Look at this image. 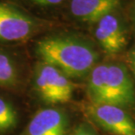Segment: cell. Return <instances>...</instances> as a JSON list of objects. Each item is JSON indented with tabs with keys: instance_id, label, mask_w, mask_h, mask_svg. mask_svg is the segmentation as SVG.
Masks as SVG:
<instances>
[{
	"instance_id": "7a4b0ae2",
	"label": "cell",
	"mask_w": 135,
	"mask_h": 135,
	"mask_svg": "<svg viewBox=\"0 0 135 135\" xmlns=\"http://www.w3.org/2000/svg\"><path fill=\"white\" fill-rule=\"evenodd\" d=\"M87 93L92 104H112L122 108L135 106V84L126 66L110 62L91 69Z\"/></svg>"
},
{
	"instance_id": "9c48e42d",
	"label": "cell",
	"mask_w": 135,
	"mask_h": 135,
	"mask_svg": "<svg viewBox=\"0 0 135 135\" xmlns=\"http://www.w3.org/2000/svg\"><path fill=\"white\" fill-rule=\"evenodd\" d=\"M18 123V115L14 107L0 97V133L11 131Z\"/></svg>"
},
{
	"instance_id": "8992f818",
	"label": "cell",
	"mask_w": 135,
	"mask_h": 135,
	"mask_svg": "<svg viewBox=\"0 0 135 135\" xmlns=\"http://www.w3.org/2000/svg\"><path fill=\"white\" fill-rule=\"evenodd\" d=\"M97 23L95 36L102 49L108 55L120 53L127 41L121 21L112 12L101 18Z\"/></svg>"
},
{
	"instance_id": "52a82bcc",
	"label": "cell",
	"mask_w": 135,
	"mask_h": 135,
	"mask_svg": "<svg viewBox=\"0 0 135 135\" xmlns=\"http://www.w3.org/2000/svg\"><path fill=\"white\" fill-rule=\"evenodd\" d=\"M68 123L62 110L53 108L40 110L31 119L23 135H66Z\"/></svg>"
},
{
	"instance_id": "ba28073f",
	"label": "cell",
	"mask_w": 135,
	"mask_h": 135,
	"mask_svg": "<svg viewBox=\"0 0 135 135\" xmlns=\"http://www.w3.org/2000/svg\"><path fill=\"white\" fill-rule=\"evenodd\" d=\"M121 0H71L70 11L74 17L83 22H98L112 13Z\"/></svg>"
},
{
	"instance_id": "3957f363",
	"label": "cell",
	"mask_w": 135,
	"mask_h": 135,
	"mask_svg": "<svg viewBox=\"0 0 135 135\" xmlns=\"http://www.w3.org/2000/svg\"><path fill=\"white\" fill-rule=\"evenodd\" d=\"M35 87L42 100L50 104L69 102L74 92V84L69 77L54 66L44 62L37 69Z\"/></svg>"
},
{
	"instance_id": "7c38bea8",
	"label": "cell",
	"mask_w": 135,
	"mask_h": 135,
	"mask_svg": "<svg viewBox=\"0 0 135 135\" xmlns=\"http://www.w3.org/2000/svg\"><path fill=\"white\" fill-rule=\"evenodd\" d=\"M128 63L135 77V46L131 48V50L128 53Z\"/></svg>"
},
{
	"instance_id": "5b68a950",
	"label": "cell",
	"mask_w": 135,
	"mask_h": 135,
	"mask_svg": "<svg viewBox=\"0 0 135 135\" xmlns=\"http://www.w3.org/2000/svg\"><path fill=\"white\" fill-rule=\"evenodd\" d=\"M33 30L28 16L6 4H0V40L14 41L27 38Z\"/></svg>"
},
{
	"instance_id": "277c9868",
	"label": "cell",
	"mask_w": 135,
	"mask_h": 135,
	"mask_svg": "<svg viewBox=\"0 0 135 135\" xmlns=\"http://www.w3.org/2000/svg\"><path fill=\"white\" fill-rule=\"evenodd\" d=\"M89 112L98 125L112 134L135 135V121L122 107L92 104Z\"/></svg>"
},
{
	"instance_id": "6da1fadb",
	"label": "cell",
	"mask_w": 135,
	"mask_h": 135,
	"mask_svg": "<svg viewBox=\"0 0 135 135\" xmlns=\"http://www.w3.org/2000/svg\"><path fill=\"white\" fill-rule=\"evenodd\" d=\"M37 53L43 62L68 77H82L95 67L98 54L88 43L70 37L54 36L40 40Z\"/></svg>"
},
{
	"instance_id": "5bb4252c",
	"label": "cell",
	"mask_w": 135,
	"mask_h": 135,
	"mask_svg": "<svg viewBox=\"0 0 135 135\" xmlns=\"http://www.w3.org/2000/svg\"><path fill=\"white\" fill-rule=\"evenodd\" d=\"M134 6H135V5H134Z\"/></svg>"
},
{
	"instance_id": "30bf717a",
	"label": "cell",
	"mask_w": 135,
	"mask_h": 135,
	"mask_svg": "<svg viewBox=\"0 0 135 135\" xmlns=\"http://www.w3.org/2000/svg\"><path fill=\"white\" fill-rule=\"evenodd\" d=\"M17 80V69L10 57L0 53V85L14 84Z\"/></svg>"
},
{
	"instance_id": "8fae6325",
	"label": "cell",
	"mask_w": 135,
	"mask_h": 135,
	"mask_svg": "<svg viewBox=\"0 0 135 135\" xmlns=\"http://www.w3.org/2000/svg\"><path fill=\"white\" fill-rule=\"evenodd\" d=\"M71 135H97V133L88 125H81L73 132Z\"/></svg>"
},
{
	"instance_id": "4fadbf2b",
	"label": "cell",
	"mask_w": 135,
	"mask_h": 135,
	"mask_svg": "<svg viewBox=\"0 0 135 135\" xmlns=\"http://www.w3.org/2000/svg\"><path fill=\"white\" fill-rule=\"evenodd\" d=\"M33 1L43 5H55L61 4L63 0H33Z\"/></svg>"
}]
</instances>
